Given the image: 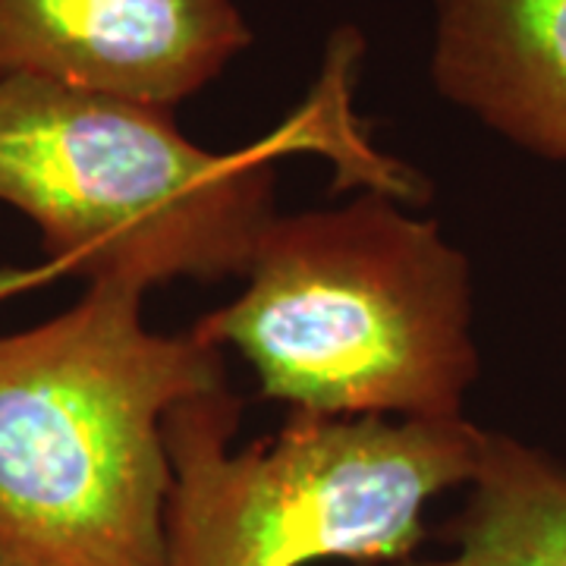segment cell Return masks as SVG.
I'll return each mask as SVG.
<instances>
[{
	"instance_id": "1",
	"label": "cell",
	"mask_w": 566,
	"mask_h": 566,
	"mask_svg": "<svg viewBox=\"0 0 566 566\" xmlns=\"http://www.w3.org/2000/svg\"><path fill=\"white\" fill-rule=\"evenodd\" d=\"M148 286L98 277L66 312L0 334V554L20 566H164V419L227 387L196 327L155 334Z\"/></svg>"
},
{
	"instance_id": "2",
	"label": "cell",
	"mask_w": 566,
	"mask_h": 566,
	"mask_svg": "<svg viewBox=\"0 0 566 566\" xmlns=\"http://www.w3.org/2000/svg\"><path fill=\"white\" fill-rule=\"evenodd\" d=\"M243 293L196 331L290 412L457 419L479 378L469 259L385 192L274 214Z\"/></svg>"
},
{
	"instance_id": "3",
	"label": "cell",
	"mask_w": 566,
	"mask_h": 566,
	"mask_svg": "<svg viewBox=\"0 0 566 566\" xmlns=\"http://www.w3.org/2000/svg\"><path fill=\"white\" fill-rule=\"evenodd\" d=\"M243 403L221 387L164 419L174 472L164 566H390L412 557L424 510L475 475L488 431L457 419L290 412L233 453Z\"/></svg>"
},
{
	"instance_id": "4",
	"label": "cell",
	"mask_w": 566,
	"mask_h": 566,
	"mask_svg": "<svg viewBox=\"0 0 566 566\" xmlns=\"http://www.w3.org/2000/svg\"><path fill=\"white\" fill-rule=\"evenodd\" d=\"M0 202L63 274L243 277L274 211L268 145L208 151L170 107L0 73Z\"/></svg>"
},
{
	"instance_id": "5",
	"label": "cell",
	"mask_w": 566,
	"mask_h": 566,
	"mask_svg": "<svg viewBox=\"0 0 566 566\" xmlns=\"http://www.w3.org/2000/svg\"><path fill=\"white\" fill-rule=\"evenodd\" d=\"M249 44L233 0H0V73L170 111Z\"/></svg>"
},
{
	"instance_id": "6",
	"label": "cell",
	"mask_w": 566,
	"mask_h": 566,
	"mask_svg": "<svg viewBox=\"0 0 566 566\" xmlns=\"http://www.w3.org/2000/svg\"><path fill=\"white\" fill-rule=\"evenodd\" d=\"M431 80L513 145L566 161V0H434Z\"/></svg>"
},
{
	"instance_id": "7",
	"label": "cell",
	"mask_w": 566,
	"mask_h": 566,
	"mask_svg": "<svg viewBox=\"0 0 566 566\" xmlns=\"http://www.w3.org/2000/svg\"><path fill=\"white\" fill-rule=\"evenodd\" d=\"M447 542L441 557L390 566H566V463L488 431Z\"/></svg>"
},
{
	"instance_id": "8",
	"label": "cell",
	"mask_w": 566,
	"mask_h": 566,
	"mask_svg": "<svg viewBox=\"0 0 566 566\" xmlns=\"http://www.w3.org/2000/svg\"><path fill=\"white\" fill-rule=\"evenodd\" d=\"M61 274L63 268L51 259H41L39 264H25V268H0V303L22 296L35 286H44Z\"/></svg>"
},
{
	"instance_id": "9",
	"label": "cell",
	"mask_w": 566,
	"mask_h": 566,
	"mask_svg": "<svg viewBox=\"0 0 566 566\" xmlns=\"http://www.w3.org/2000/svg\"><path fill=\"white\" fill-rule=\"evenodd\" d=\"M0 566H20V564H13V560H7V557L0 554Z\"/></svg>"
}]
</instances>
